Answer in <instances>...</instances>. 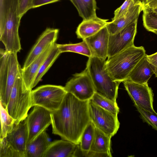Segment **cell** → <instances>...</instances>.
I'll return each mask as SVG.
<instances>
[{"mask_svg":"<svg viewBox=\"0 0 157 157\" xmlns=\"http://www.w3.org/2000/svg\"><path fill=\"white\" fill-rule=\"evenodd\" d=\"M88 103L89 100H80L67 92L59 108L51 112L52 133L79 144L83 132L90 121Z\"/></svg>","mask_w":157,"mask_h":157,"instance_id":"obj_1","label":"cell"},{"mask_svg":"<svg viewBox=\"0 0 157 157\" xmlns=\"http://www.w3.org/2000/svg\"><path fill=\"white\" fill-rule=\"evenodd\" d=\"M145 52L143 47L134 45L108 58L106 66L110 75L120 83L128 79L132 71L145 56Z\"/></svg>","mask_w":157,"mask_h":157,"instance_id":"obj_2","label":"cell"},{"mask_svg":"<svg viewBox=\"0 0 157 157\" xmlns=\"http://www.w3.org/2000/svg\"><path fill=\"white\" fill-rule=\"evenodd\" d=\"M86 68L91 78L95 92L116 102L120 83L114 80L110 75L105 60L94 56L89 57Z\"/></svg>","mask_w":157,"mask_h":157,"instance_id":"obj_3","label":"cell"},{"mask_svg":"<svg viewBox=\"0 0 157 157\" xmlns=\"http://www.w3.org/2000/svg\"><path fill=\"white\" fill-rule=\"evenodd\" d=\"M17 54L0 50V102L5 108L17 77L21 71Z\"/></svg>","mask_w":157,"mask_h":157,"instance_id":"obj_4","label":"cell"},{"mask_svg":"<svg viewBox=\"0 0 157 157\" xmlns=\"http://www.w3.org/2000/svg\"><path fill=\"white\" fill-rule=\"evenodd\" d=\"M21 71L17 77L5 108L9 114L15 120V125L26 118L29 110L33 107L32 90L28 89L26 87Z\"/></svg>","mask_w":157,"mask_h":157,"instance_id":"obj_5","label":"cell"},{"mask_svg":"<svg viewBox=\"0 0 157 157\" xmlns=\"http://www.w3.org/2000/svg\"><path fill=\"white\" fill-rule=\"evenodd\" d=\"M21 19L18 16V0H8L4 23L0 28V40L7 52L17 53L21 49L18 33Z\"/></svg>","mask_w":157,"mask_h":157,"instance_id":"obj_6","label":"cell"},{"mask_svg":"<svg viewBox=\"0 0 157 157\" xmlns=\"http://www.w3.org/2000/svg\"><path fill=\"white\" fill-rule=\"evenodd\" d=\"M61 86L45 85L32 90V106H42L50 111L57 109L67 93Z\"/></svg>","mask_w":157,"mask_h":157,"instance_id":"obj_7","label":"cell"},{"mask_svg":"<svg viewBox=\"0 0 157 157\" xmlns=\"http://www.w3.org/2000/svg\"><path fill=\"white\" fill-rule=\"evenodd\" d=\"M88 110L90 121L96 127L111 137L117 132L120 127L117 115L105 110L89 100Z\"/></svg>","mask_w":157,"mask_h":157,"instance_id":"obj_8","label":"cell"},{"mask_svg":"<svg viewBox=\"0 0 157 157\" xmlns=\"http://www.w3.org/2000/svg\"><path fill=\"white\" fill-rule=\"evenodd\" d=\"M64 87L67 92L71 93L82 101L91 99L95 93L93 83L86 68L81 72L73 75Z\"/></svg>","mask_w":157,"mask_h":157,"instance_id":"obj_9","label":"cell"},{"mask_svg":"<svg viewBox=\"0 0 157 157\" xmlns=\"http://www.w3.org/2000/svg\"><path fill=\"white\" fill-rule=\"evenodd\" d=\"M25 120L28 128V143L52 124L51 112L42 106L35 105Z\"/></svg>","mask_w":157,"mask_h":157,"instance_id":"obj_10","label":"cell"},{"mask_svg":"<svg viewBox=\"0 0 157 157\" xmlns=\"http://www.w3.org/2000/svg\"><path fill=\"white\" fill-rule=\"evenodd\" d=\"M137 21L115 34H110L108 58L134 45V41L137 32Z\"/></svg>","mask_w":157,"mask_h":157,"instance_id":"obj_11","label":"cell"},{"mask_svg":"<svg viewBox=\"0 0 157 157\" xmlns=\"http://www.w3.org/2000/svg\"><path fill=\"white\" fill-rule=\"evenodd\" d=\"M123 82L134 105L151 112L155 111L153 107L154 94L148 83L138 84L129 79Z\"/></svg>","mask_w":157,"mask_h":157,"instance_id":"obj_12","label":"cell"},{"mask_svg":"<svg viewBox=\"0 0 157 157\" xmlns=\"http://www.w3.org/2000/svg\"><path fill=\"white\" fill-rule=\"evenodd\" d=\"M59 33L58 29L47 28L40 36L31 50L22 68L27 67L41 53L56 43Z\"/></svg>","mask_w":157,"mask_h":157,"instance_id":"obj_13","label":"cell"},{"mask_svg":"<svg viewBox=\"0 0 157 157\" xmlns=\"http://www.w3.org/2000/svg\"><path fill=\"white\" fill-rule=\"evenodd\" d=\"M109 35L105 26L94 35L82 40L87 43L91 56L104 60L108 58Z\"/></svg>","mask_w":157,"mask_h":157,"instance_id":"obj_14","label":"cell"},{"mask_svg":"<svg viewBox=\"0 0 157 157\" xmlns=\"http://www.w3.org/2000/svg\"><path fill=\"white\" fill-rule=\"evenodd\" d=\"M5 138L13 148L20 154L21 157H25L28 131L25 120L15 125Z\"/></svg>","mask_w":157,"mask_h":157,"instance_id":"obj_15","label":"cell"},{"mask_svg":"<svg viewBox=\"0 0 157 157\" xmlns=\"http://www.w3.org/2000/svg\"><path fill=\"white\" fill-rule=\"evenodd\" d=\"M144 7L143 2L134 6L124 15L108 22L106 26L110 34H115L133 22L138 21Z\"/></svg>","mask_w":157,"mask_h":157,"instance_id":"obj_16","label":"cell"},{"mask_svg":"<svg viewBox=\"0 0 157 157\" xmlns=\"http://www.w3.org/2000/svg\"><path fill=\"white\" fill-rule=\"evenodd\" d=\"M54 44L41 53L27 67L21 69L23 80L28 89L32 90L33 88L34 81L40 68Z\"/></svg>","mask_w":157,"mask_h":157,"instance_id":"obj_17","label":"cell"},{"mask_svg":"<svg viewBox=\"0 0 157 157\" xmlns=\"http://www.w3.org/2000/svg\"><path fill=\"white\" fill-rule=\"evenodd\" d=\"M78 144L66 140L51 142L43 157H74Z\"/></svg>","mask_w":157,"mask_h":157,"instance_id":"obj_18","label":"cell"},{"mask_svg":"<svg viewBox=\"0 0 157 157\" xmlns=\"http://www.w3.org/2000/svg\"><path fill=\"white\" fill-rule=\"evenodd\" d=\"M108 20L98 17L83 20L78 25L76 31L77 38L83 40L94 35L106 26Z\"/></svg>","mask_w":157,"mask_h":157,"instance_id":"obj_19","label":"cell"},{"mask_svg":"<svg viewBox=\"0 0 157 157\" xmlns=\"http://www.w3.org/2000/svg\"><path fill=\"white\" fill-rule=\"evenodd\" d=\"M51 142L46 130L27 143L25 157H43Z\"/></svg>","mask_w":157,"mask_h":157,"instance_id":"obj_20","label":"cell"},{"mask_svg":"<svg viewBox=\"0 0 157 157\" xmlns=\"http://www.w3.org/2000/svg\"><path fill=\"white\" fill-rule=\"evenodd\" d=\"M153 74V69L145 56L131 73L128 79L138 84H147Z\"/></svg>","mask_w":157,"mask_h":157,"instance_id":"obj_21","label":"cell"},{"mask_svg":"<svg viewBox=\"0 0 157 157\" xmlns=\"http://www.w3.org/2000/svg\"><path fill=\"white\" fill-rule=\"evenodd\" d=\"M111 137L95 127L94 137L90 150L106 154L110 157H112L111 152Z\"/></svg>","mask_w":157,"mask_h":157,"instance_id":"obj_22","label":"cell"},{"mask_svg":"<svg viewBox=\"0 0 157 157\" xmlns=\"http://www.w3.org/2000/svg\"><path fill=\"white\" fill-rule=\"evenodd\" d=\"M77 9L79 15L83 20H87L97 17V9L95 0H69Z\"/></svg>","mask_w":157,"mask_h":157,"instance_id":"obj_23","label":"cell"},{"mask_svg":"<svg viewBox=\"0 0 157 157\" xmlns=\"http://www.w3.org/2000/svg\"><path fill=\"white\" fill-rule=\"evenodd\" d=\"M56 44V43L54 44L48 56L42 64L34 81L33 88L40 82L43 76L61 54Z\"/></svg>","mask_w":157,"mask_h":157,"instance_id":"obj_24","label":"cell"},{"mask_svg":"<svg viewBox=\"0 0 157 157\" xmlns=\"http://www.w3.org/2000/svg\"><path fill=\"white\" fill-rule=\"evenodd\" d=\"M57 46L61 53L71 52L78 53L90 57L91 56L90 49L86 41L76 43L65 44H57Z\"/></svg>","mask_w":157,"mask_h":157,"instance_id":"obj_25","label":"cell"},{"mask_svg":"<svg viewBox=\"0 0 157 157\" xmlns=\"http://www.w3.org/2000/svg\"><path fill=\"white\" fill-rule=\"evenodd\" d=\"M1 131L0 137H5L15 125V120L8 113L0 102Z\"/></svg>","mask_w":157,"mask_h":157,"instance_id":"obj_26","label":"cell"},{"mask_svg":"<svg viewBox=\"0 0 157 157\" xmlns=\"http://www.w3.org/2000/svg\"><path fill=\"white\" fill-rule=\"evenodd\" d=\"M143 25L148 31L157 34V13L145 6L143 9Z\"/></svg>","mask_w":157,"mask_h":157,"instance_id":"obj_27","label":"cell"},{"mask_svg":"<svg viewBox=\"0 0 157 157\" xmlns=\"http://www.w3.org/2000/svg\"><path fill=\"white\" fill-rule=\"evenodd\" d=\"M95 127L90 121L84 129L80 139L79 147L84 151L90 150L94 137Z\"/></svg>","mask_w":157,"mask_h":157,"instance_id":"obj_28","label":"cell"},{"mask_svg":"<svg viewBox=\"0 0 157 157\" xmlns=\"http://www.w3.org/2000/svg\"><path fill=\"white\" fill-rule=\"evenodd\" d=\"M94 103L112 113L117 115L119 108L117 102H114L95 93L90 99Z\"/></svg>","mask_w":157,"mask_h":157,"instance_id":"obj_29","label":"cell"},{"mask_svg":"<svg viewBox=\"0 0 157 157\" xmlns=\"http://www.w3.org/2000/svg\"><path fill=\"white\" fill-rule=\"evenodd\" d=\"M137 111L140 114V118L144 122L147 123L152 128L157 131V113L155 111L151 112L139 106L134 105Z\"/></svg>","mask_w":157,"mask_h":157,"instance_id":"obj_30","label":"cell"},{"mask_svg":"<svg viewBox=\"0 0 157 157\" xmlns=\"http://www.w3.org/2000/svg\"><path fill=\"white\" fill-rule=\"evenodd\" d=\"M142 2L140 0H125L123 4L117 9L114 12V16L112 21L126 13L134 6Z\"/></svg>","mask_w":157,"mask_h":157,"instance_id":"obj_31","label":"cell"},{"mask_svg":"<svg viewBox=\"0 0 157 157\" xmlns=\"http://www.w3.org/2000/svg\"><path fill=\"white\" fill-rule=\"evenodd\" d=\"M0 157H21L7 141L5 137L0 139Z\"/></svg>","mask_w":157,"mask_h":157,"instance_id":"obj_32","label":"cell"},{"mask_svg":"<svg viewBox=\"0 0 157 157\" xmlns=\"http://www.w3.org/2000/svg\"><path fill=\"white\" fill-rule=\"evenodd\" d=\"M110 157L107 154L96 152L90 150L84 151L80 148L79 144L78 145L74 157Z\"/></svg>","mask_w":157,"mask_h":157,"instance_id":"obj_33","label":"cell"},{"mask_svg":"<svg viewBox=\"0 0 157 157\" xmlns=\"http://www.w3.org/2000/svg\"><path fill=\"white\" fill-rule=\"evenodd\" d=\"M33 0H18V13L21 18L29 10L32 9Z\"/></svg>","mask_w":157,"mask_h":157,"instance_id":"obj_34","label":"cell"},{"mask_svg":"<svg viewBox=\"0 0 157 157\" xmlns=\"http://www.w3.org/2000/svg\"><path fill=\"white\" fill-rule=\"evenodd\" d=\"M8 0H0V28L3 26L6 16Z\"/></svg>","mask_w":157,"mask_h":157,"instance_id":"obj_35","label":"cell"},{"mask_svg":"<svg viewBox=\"0 0 157 157\" xmlns=\"http://www.w3.org/2000/svg\"><path fill=\"white\" fill-rule=\"evenodd\" d=\"M146 56L153 69L155 77H157V52L151 55H146Z\"/></svg>","mask_w":157,"mask_h":157,"instance_id":"obj_36","label":"cell"},{"mask_svg":"<svg viewBox=\"0 0 157 157\" xmlns=\"http://www.w3.org/2000/svg\"><path fill=\"white\" fill-rule=\"evenodd\" d=\"M60 0H33V8H37L48 4L57 2Z\"/></svg>","mask_w":157,"mask_h":157,"instance_id":"obj_37","label":"cell"},{"mask_svg":"<svg viewBox=\"0 0 157 157\" xmlns=\"http://www.w3.org/2000/svg\"><path fill=\"white\" fill-rule=\"evenodd\" d=\"M144 4L146 6L157 13V0H150L147 3Z\"/></svg>","mask_w":157,"mask_h":157,"instance_id":"obj_38","label":"cell"},{"mask_svg":"<svg viewBox=\"0 0 157 157\" xmlns=\"http://www.w3.org/2000/svg\"><path fill=\"white\" fill-rule=\"evenodd\" d=\"M150 0H145V1L142 2H143L144 4H146Z\"/></svg>","mask_w":157,"mask_h":157,"instance_id":"obj_39","label":"cell"},{"mask_svg":"<svg viewBox=\"0 0 157 157\" xmlns=\"http://www.w3.org/2000/svg\"><path fill=\"white\" fill-rule=\"evenodd\" d=\"M140 0L141 1H143V2L144 0Z\"/></svg>","mask_w":157,"mask_h":157,"instance_id":"obj_40","label":"cell"}]
</instances>
